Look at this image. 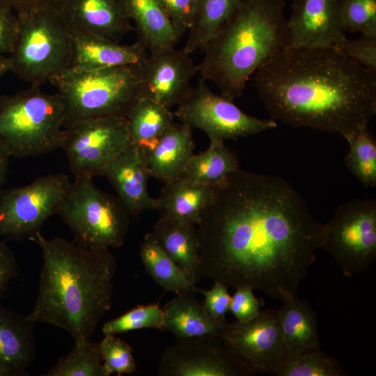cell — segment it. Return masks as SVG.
I'll list each match as a JSON object with an SVG mask.
<instances>
[{
  "label": "cell",
  "instance_id": "6da1fadb",
  "mask_svg": "<svg viewBox=\"0 0 376 376\" xmlns=\"http://www.w3.org/2000/svg\"><path fill=\"white\" fill-rule=\"evenodd\" d=\"M213 187L196 225L199 278L248 286L283 303L299 298L327 224L313 218L280 176L239 168Z\"/></svg>",
  "mask_w": 376,
  "mask_h": 376
},
{
  "label": "cell",
  "instance_id": "7a4b0ae2",
  "mask_svg": "<svg viewBox=\"0 0 376 376\" xmlns=\"http://www.w3.org/2000/svg\"><path fill=\"white\" fill-rule=\"evenodd\" d=\"M255 86L274 120L345 139L376 113V72L334 47H286L255 72Z\"/></svg>",
  "mask_w": 376,
  "mask_h": 376
},
{
  "label": "cell",
  "instance_id": "3957f363",
  "mask_svg": "<svg viewBox=\"0 0 376 376\" xmlns=\"http://www.w3.org/2000/svg\"><path fill=\"white\" fill-rule=\"evenodd\" d=\"M28 239L40 249L39 288L27 318L69 333L75 343L91 339L111 307L117 263L109 249H90L64 237Z\"/></svg>",
  "mask_w": 376,
  "mask_h": 376
},
{
  "label": "cell",
  "instance_id": "277c9868",
  "mask_svg": "<svg viewBox=\"0 0 376 376\" xmlns=\"http://www.w3.org/2000/svg\"><path fill=\"white\" fill-rule=\"evenodd\" d=\"M284 9V0H241L203 51L202 79L228 98L240 97L250 76L290 47Z\"/></svg>",
  "mask_w": 376,
  "mask_h": 376
},
{
  "label": "cell",
  "instance_id": "5b68a950",
  "mask_svg": "<svg viewBox=\"0 0 376 376\" xmlns=\"http://www.w3.org/2000/svg\"><path fill=\"white\" fill-rule=\"evenodd\" d=\"M65 118L61 95L46 93L39 86L0 95V150L24 158L61 148Z\"/></svg>",
  "mask_w": 376,
  "mask_h": 376
},
{
  "label": "cell",
  "instance_id": "8992f818",
  "mask_svg": "<svg viewBox=\"0 0 376 376\" xmlns=\"http://www.w3.org/2000/svg\"><path fill=\"white\" fill-rule=\"evenodd\" d=\"M140 63L86 72L66 70L52 77L49 82L65 105L64 128L88 118H127L143 95Z\"/></svg>",
  "mask_w": 376,
  "mask_h": 376
},
{
  "label": "cell",
  "instance_id": "52a82bcc",
  "mask_svg": "<svg viewBox=\"0 0 376 376\" xmlns=\"http://www.w3.org/2000/svg\"><path fill=\"white\" fill-rule=\"evenodd\" d=\"M17 39L8 61L10 72L33 86H39L69 70L72 33L54 6L17 13Z\"/></svg>",
  "mask_w": 376,
  "mask_h": 376
},
{
  "label": "cell",
  "instance_id": "ba28073f",
  "mask_svg": "<svg viewBox=\"0 0 376 376\" xmlns=\"http://www.w3.org/2000/svg\"><path fill=\"white\" fill-rule=\"evenodd\" d=\"M58 214L73 241L90 249L121 246L131 216L117 196L100 190L88 177L75 178Z\"/></svg>",
  "mask_w": 376,
  "mask_h": 376
},
{
  "label": "cell",
  "instance_id": "9c48e42d",
  "mask_svg": "<svg viewBox=\"0 0 376 376\" xmlns=\"http://www.w3.org/2000/svg\"><path fill=\"white\" fill-rule=\"evenodd\" d=\"M71 184L67 174L57 173L0 189V237L21 240L40 231L47 219L58 214Z\"/></svg>",
  "mask_w": 376,
  "mask_h": 376
},
{
  "label": "cell",
  "instance_id": "30bf717a",
  "mask_svg": "<svg viewBox=\"0 0 376 376\" xmlns=\"http://www.w3.org/2000/svg\"><path fill=\"white\" fill-rule=\"evenodd\" d=\"M321 249L327 251L351 277L363 273L376 257V200L356 199L339 205L327 223Z\"/></svg>",
  "mask_w": 376,
  "mask_h": 376
},
{
  "label": "cell",
  "instance_id": "8fae6325",
  "mask_svg": "<svg viewBox=\"0 0 376 376\" xmlns=\"http://www.w3.org/2000/svg\"><path fill=\"white\" fill-rule=\"evenodd\" d=\"M131 145L125 117H98L64 128L61 148L75 178L102 175L106 167Z\"/></svg>",
  "mask_w": 376,
  "mask_h": 376
},
{
  "label": "cell",
  "instance_id": "7c38bea8",
  "mask_svg": "<svg viewBox=\"0 0 376 376\" xmlns=\"http://www.w3.org/2000/svg\"><path fill=\"white\" fill-rule=\"evenodd\" d=\"M177 106L173 113L180 123L205 132L210 141L247 136L277 126L272 118L260 119L244 113L233 100L215 94L203 79Z\"/></svg>",
  "mask_w": 376,
  "mask_h": 376
},
{
  "label": "cell",
  "instance_id": "4fadbf2b",
  "mask_svg": "<svg viewBox=\"0 0 376 376\" xmlns=\"http://www.w3.org/2000/svg\"><path fill=\"white\" fill-rule=\"evenodd\" d=\"M219 338L252 374H274L289 355L276 309L260 311L246 321L226 322Z\"/></svg>",
  "mask_w": 376,
  "mask_h": 376
},
{
  "label": "cell",
  "instance_id": "5bb4252c",
  "mask_svg": "<svg viewBox=\"0 0 376 376\" xmlns=\"http://www.w3.org/2000/svg\"><path fill=\"white\" fill-rule=\"evenodd\" d=\"M160 376H249L252 373L218 336L177 340L162 354Z\"/></svg>",
  "mask_w": 376,
  "mask_h": 376
},
{
  "label": "cell",
  "instance_id": "9a60e30c",
  "mask_svg": "<svg viewBox=\"0 0 376 376\" xmlns=\"http://www.w3.org/2000/svg\"><path fill=\"white\" fill-rule=\"evenodd\" d=\"M143 95L171 109L189 93L198 72L190 54L182 49L165 48L149 52L141 63Z\"/></svg>",
  "mask_w": 376,
  "mask_h": 376
},
{
  "label": "cell",
  "instance_id": "2e32d148",
  "mask_svg": "<svg viewBox=\"0 0 376 376\" xmlns=\"http://www.w3.org/2000/svg\"><path fill=\"white\" fill-rule=\"evenodd\" d=\"M343 0H292L287 19L290 47H334L346 38Z\"/></svg>",
  "mask_w": 376,
  "mask_h": 376
},
{
  "label": "cell",
  "instance_id": "e0dca14e",
  "mask_svg": "<svg viewBox=\"0 0 376 376\" xmlns=\"http://www.w3.org/2000/svg\"><path fill=\"white\" fill-rule=\"evenodd\" d=\"M55 8L72 34L119 42L134 30L125 0H61Z\"/></svg>",
  "mask_w": 376,
  "mask_h": 376
},
{
  "label": "cell",
  "instance_id": "ac0fdd59",
  "mask_svg": "<svg viewBox=\"0 0 376 376\" xmlns=\"http://www.w3.org/2000/svg\"><path fill=\"white\" fill-rule=\"evenodd\" d=\"M102 175L109 180L130 215L158 209L157 199L148 191L150 175L141 148L131 144L106 167Z\"/></svg>",
  "mask_w": 376,
  "mask_h": 376
},
{
  "label": "cell",
  "instance_id": "d6986e66",
  "mask_svg": "<svg viewBox=\"0 0 376 376\" xmlns=\"http://www.w3.org/2000/svg\"><path fill=\"white\" fill-rule=\"evenodd\" d=\"M191 130L184 123L174 122L153 147L143 149L150 177L164 184L182 178L194 154Z\"/></svg>",
  "mask_w": 376,
  "mask_h": 376
},
{
  "label": "cell",
  "instance_id": "ffe728a7",
  "mask_svg": "<svg viewBox=\"0 0 376 376\" xmlns=\"http://www.w3.org/2000/svg\"><path fill=\"white\" fill-rule=\"evenodd\" d=\"M72 54L69 70L86 72L140 63L147 51L136 41L121 45L90 35L72 34Z\"/></svg>",
  "mask_w": 376,
  "mask_h": 376
},
{
  "label": "cell",
  "instance_id": "44dd1931",
  "mask_svg": "<svg viewBox=\"0 0 376 376\" xmlns=\"http://www.w3.org/2000/svg\"><path fill=\"white\" fill-rule=\"evenodd\" d=\"M34 322L0 303V366L25 375L36 354Z\"/></svg>",
  "mask_w": 376,
  "mask_h": 376
},
{
  "label": "cell",
  "instance_id": "7402d4cb",
  "mask_svg": "<svg viewBox=\"0 0 376 376\" xmlns=\"http://www.w3.org/2000/svg\"><path fill=\"white\" fill-rule=\"evenodd\" d=\"M151 233L176 266L196 285L200 280L196 226L161 214Z\"/></svg>",
  "mask_w": 376,
  "mask_h": 376
},
{
  "label": "cell",
  "instance_id": "603a6c76",
  "mask_svg": "<svg viewBox=\"0 0 376 376\" xmlns=\"http://www.w3.org/2000/svg\"><path fill=\"white\" fill-rule=\"evenodd\" d=\"M161 330L172 333L177 340L218 336L221 325L206 311L195 294L183 292L167 302L164 308Z\"/></svg>",
  "mask_w": 376,
  "mask_h": 376
},
{
  "label": "cell",
  "instance_id": "cb8c5ba5",
  "mask_svg": "<svg viewBox=\"0 0 376 376\" xmlns=\"http://www.w3.org/2000/svg\"><path fill=\"white\" fill-rule=\"evenodd\" d=\"M136 42L147 52L174 47L182 37L156 0H125Z\"/></svg>",
  "mask_w": 376,
  "mask_h": 376
},
{
  "label": "cell",
  "instance_id": "d4e9b609",
  "mask_svg": "<svg viewBox=\"0 0 376 376\" xmlns=\"http://www.w3.org/2000/svg\"><path fill=\"white\" fill-rule=\"evenodd\" d=\"M156 199L161 214L196 226L203 211L212 201L213 185L180 178L164 184Z\"/></svg>",
  "mask_w": 376,
  "mask_h": 376
},
{
  "label": "cell",
  "instance_id": "484cf974",
  "mask_svg": "<svg viewBox=\"0 0 376 376\" xmlns=\"http://www.w3.org/2000/svg\"><path fill=\"white\" fill-rule=\"evenodd\" d=\"M278 311L283 341L289 355L319 347L317 316L306 300L297 298L284 302Z\"/></svg>",
  "mask_w": 376,
  "mask_h": 376
},
{
  "label": "cell",
  "instance_id": "4316f807",
  "mask_svg": "<svg viewBox=\"0 0 376 376\" xmlns=\"http://www.w3.org/2000/svg\"><path fill=\"white\" fill-rule=\"evenodd\" d=\"M174 118L171 109L142 95L127 116L131 144L143 150L151 148L174 123Z\"/></svg>",
  "mask_w": 376,
  "mask_h": 376
},
{
  "label": "cell",
  "instance_id": "83f0119b",
  "mask_svg": "<svg viewBox=\"0 0 376 376\" xmlns=\"http://www.w3.org/2000/svg\"><path fill=\"white\" fill-rule=\"evenodd\" d=\"M139 255L147 272L165 291L204 294L205 291L190 281L176 266L151 233L145 235Z\"/></svg>",
  "mask_w": 376,
  "mask_h": 376
},
{
  "label": "cell",
  "instance_id": "f1b7e54d",
  "mask_svg": "<svg viewBox=\"0 0 376 376\" xmlns=\"http://www.w3.org/2000/svg\"><path fill=\"white\" fill-rule=\"evenodd\" d=\"M240 1L197 0L183 49L189 54L196 50L203 51Z\"/></svg>",
  "mask_w": 376,
  "mask_h": 376
},
{
  "label": "cell",
  "instance_id": "f546056e",
  "mask_svg": "<svg viewBox=\"0 0 376 376\" xmlns=\"http://www.w3.org/2000/svg\"><path fill=\"white\" fill-rule=\"evenodd\" d=\"M239 161L224 141L211 140L208 148L190 158L182 178L193 182L214 185L236 171Z\"/></svg>",
  "mask_w": 376,
  "mask_h": 376
},
{
  "label": "cell",
  "instance_id": "4dcf8cb0",
  "mask_svg": "<svg viewBox=\"0 0 376 376\" xmlns=\"http://www.w3.org/2000/svg\"><path fill=\"white\" fill-rule=\"evenodd\" d=\"M44 376H106L100 342L91 340L75 343Z\"/></svg>",
  "mask_w": 376,
  "mask_h": 376
},
{
  "label": "cell",
  "instance_id": "1f68e13d",
  "mask_svg": "<svg viewBox=\"0 0 376 376\" xmlns=\"http://www.w3.org/2000/svg\"><path fill=\"white\" fill-rule=\"evenodd\" d=\"M349 144L345 162L365 187L376 186V141L368 126L345 138Z\"/></svg>",
  "mask_w": 376,
  "mask_h": 376
},
{
  "label": "cell",
  "instance_id": "d6a6232c",
  "mask_svg": "<svg viewBox=\"0 0 376 376\" xmlns=\"http://www.w3.org/2000/svg\"><path fill=\"white\" fill-rule=\"evenodd\" d=\"M277 376H346L335 357L320 347L290 354L274 372Z\"/></svg>",
  "mask_w": 376,
  "mask_h": 376
},
{
  "label": "cell",
  "instance_id": "836d02e7",
  "mask_svg": "<svg viewBox=\"0 0 376 376\" xmlns=\"http://www.w3.org/2000/svg\"><path fill=\"white\" fill-rule=\"evenodd\" d=\"M163 310L157 304L139 305L124 314L107 322L102 327L104 335H116L146 328L161 330Z\"/></svg>",
  "mask_w": 376,
  "mask_h": 376
},
{
  "label": "cell",
  "instance_id": "e575fe53",
  "mask_svg": "<svg viewBox=\"0 0 376 376\" xmlns=\"http://www.w3.org/2000/svg\"><path fill=\"white\" fill-rule=\"evenodd\" d=\"M106 376L132 374L136 371L133 350L125 341L116 335H104L100 342Z\"/></svg>",
  "mask_w": 376,
  "mask_h": 376
},
{
  "label": "cell",
  "instance_id": "d590c367",
  "mask_svg": "<svg viewBox=\"0 0 376 376\" xmlns=\"http://www.w3.org/2000/svg\"><path fill=\"white\" fill-rule=\"evenodd\" d=\"M342 18L346 31L376 38V0H343Z\"/></svg>",
  "mask_w": 376,
  "mask_h": 376
},
{
  "label": "cell",
  "instance_id": "8d00e7d4",
  "mask_svg": "<svg viewBox=\"0 0 376 376\" xmlns=\"http://www.w3.org/2000/svg\"><path fill=\"white\" fill-rule=\"evenodd\" d=\"M334 47L346 57L376 72V38L362 36L352 40L346 38Z\"/></svg>",
  "mask_w": 376,
  "mask_h": 376
},
{
  "label": "cell",
  "instance_id": "74e56055",
  "mask_svg": "<svg viewBox=\"0 0 376 376\" xmlns=\"http://www.w3.org/2000/svg\"><path fill=\"white\" fill-rule=\"evenodd\" d=\"M264 304L263 299L255 297L251 288L239 286L231 297L229 311L237 320L246 321L256 316Z\"/></svg>",
  "mask_w": 376,
  "mask_h": 376
},
{
  "label": "cell",
  "instance_id": "f35d334b",
  "mask_svg": "<svg viewBox=\"0 0 376 376\" xmlns=\"http://www.w3.org/2000/svg\"><path fill=\"white\" fill-rule=\"evenodd\" d=\"M182 36L188 31L197 0H156Z\"/></svg>",
  "mask_w": 376,
  "mask_h": 376
},
{
  "label": "cell",
  "instance_id": "ab89813d",
  "mask_svg": "<svg viewBox=\"0 0 376 376\" xmlns=\"http://www.w3.org/2000/svg\"><path fill=\"white\" fill-rule=\"evenodd\" d=\"M214 285L205 291L204 306L207 313L221 325L227 321L225 315L229 311L231 297L228 292V286L220 282H214Z\"/></svg>",
  "mask_w": 376,
  "mask_h": 376
},
{
  "label": "cell",
  "instance_id": "60d3db41",
  "mask_svg": "<svg viewBox=\"0 0 376 376\" xmlns=\"http://www.w3.org/2000/svg\"><path fill=\"white\" fill-rule=\"evenodd\" d=\"M19 32V22L13 10L0 3V54L11 53Z\"/></svg>",
  "mask_w": 376,
  "mask_h": 376
},
{
  "label": "cell",
  "instance_id": "b9f144b4",
  "mask_svg": "<svg viewBox=\"0 0 376 376\" xmlns=\"http://www.w3.org/2000/svg\"><path fill=\"white\" fill-rule=\"evenodd\" d=\"M18 274L13 251L0 240V298L8 283Z\"/></svg>",
  "mask_w": 376,
  "mask_h": 376
},
{
  "label": "cell",
  "instance_id": "7bdbcfd3",
  "mask_svg": "<svg viewBox=\"0 0 376 376\" xmlns=\"http://www.w3.org/2000/svg\"><path fill=\"white\" fill-rule=\"evenodd\" d=\"M61 0H0L16 13L28 12L47 6H56Z\"/></svg>",
  "mask_w": 376,
  "mask_h": 376
},
{
  "label": "cell",
  "instance_id": "ee69618b",
  "mask_svg": "<svg viewBox=\"0 0 376 376\" xmlns=\"http://www.w3.org/2000/svg\"><path fill=\"white\" fill-rule=\"evenodd\" d=\"M9 157L0 150V189L6 180L9 167Z\"/></svg>",
  "mask_w": 376,
  "mask_h": 376
},
{
  "label": "cell",
  "instance_id": "f6af8a7d",
  "mask_svg": "<svg viewBox=\"0 0 376 376\" xmlns=\"http://www.w3.org/2000/svg\"><path fill=\"white\" fill-rule=\"evenodd\" d=\"M8 72H10L8 57L0 54V79Z\"/></svg>",
  "mask_w": 376,
  "mask_h": 376
},
{
  "label": "cell",
  "instance_id": "bcb514c9",
  "mask_svg": "<svg viewBox=\"0 0 376 376\" xmlns=\"http://www.w3.org/2000/svg\"><path fill=\"white\" fill-rule=\"evenodd\" d=\"M0 376H13V375L9 370L0 366Z\"/></svg>",
  "mask_w": 376,
  "mask_h": 376
}]
</instances>
